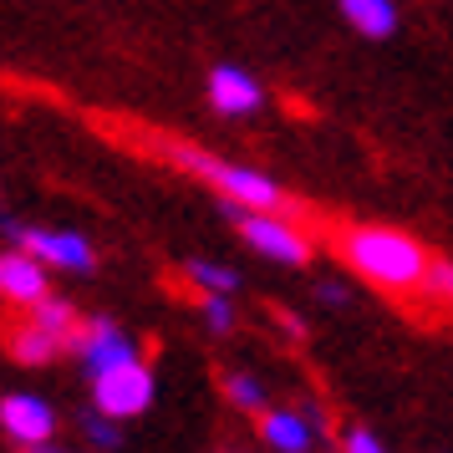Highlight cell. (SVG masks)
Segmentation results:
<instances>
[{"mask_svg":"<svg viewBox=\"0 0 453 453\" xmlns=\"http://www.w3.org/2000/svg\"><path fill=\"white\" fill-rule=\"evenodd\" d=\"M342 255L357 275H367L372 286L382 290H418L428 286V250L418 245L412 234L388 225H357L342 234Z\"/></svg>","mask_w":453,"mask_h":453,"instance_id":"cell-1","label":"cell"},{"mask_svg":"<svg viewBox=\"0 0 453 453\" xmlns=\"http://www.w3.org/2000/svg\"><path fill=\"white\" fill-rule=\"evenodd\" d=\"M158 153H164L168 164L188 168L194 179L214 184L219 194H225V204L255 209V214H275V209L286 204L280 184H275L270 173H260V168H245V164H229V158H214V153H204V148H194V143H158Z\"/></svg>","mask_w":453,"mask_h":453,"instance_id":"cell-2","label":"cell"},{"mask_svg":"<svg viewBox=\"0 0 453 453\" xmlns=\"http://www.w3.org/2000/svg\"><path fill=\"white\" fill-rule=\"evenodd\" d=\"M153 392H158L153 367L138 357V362H123V367H107L92 377V408L112 423H127V418H143L153 408Z\"/></svg>","mask_w":453,"mask_h":453,"instance_id":"cell-3","label":"cell"},{"mask_svg":"<svg viewBox=\"0 0 453 453\" xmlns=\"http://www.w3.org/2000/svg\"><path fill=\"white\" fill-rule=\"evenodd\" d=\"M225 214L229 225L245 234V245L260 250L265 260H280V265H306L311 260V240L280 214H255V209H240V204H225Z\"/></svg>","mask_w":453,"mask_h":453,"instance_id":"cell-4","label":"cell"},{"mask_svg":"<svg viewBox=\"0 0 453 453\" xmlns=\"http://www.w3.org/2000/svg\"><path fill=\"white\" fill-rule=\"evenodd\" d=\"M5 234L16 240V250H26L31 260H42L46 270H72V275H87L97 265V255L87 245V234L77 229H26L16 219H5Z\"/></svg>","mask_w":453,"mask_h":453,"instance_id":"cell-5","label":"cell"},{"mask_svg":"<svg viewBox=\"0 0 453 453\" xmlns=\"http://www.w3.org/2000/svg\"><path fill=\"white\" fill-rule=\"evenodd\" d=\"M260 438H265L275 453H316L321 438H326V412L316 403H301V408H265L260 412Z\"/></svg>","mask_w":453,"mask_h":453,"instance_id":"cell-6","label":"cell"},{"mask_svg":"<svg viewBox=\"0 0 453 453\" xmlns=\"http://www.w3.org/2000/svg\"><path fill=\"white\" fill-rule=\"evenodd\" d=\"M66 351H77V362H82L87 377H97V372H107V367H123V362H138V357H143L138 342H133L118 321H107V316H92L87 326H77V336H72Z\"/></svg>","mask_w":453,"mask_h":453,"instance_id":"cell-7","label":"cell"},{"mask_svg":"<svg viewBox=\"0 0 453 453\" xmlns=\"http://www.w3.org/2000/svg\"><path fill=\"white\" fill-rule=\"evenodd\" d=\"M0 428L31 453V449H42V443L57 438V408L46 403L42 392H11L0 403Z\"/></svg>","mask_w":453,"mask_h":453,"instance_id":"cell-8","label":"cell"},{"mask_svg":"<svg viewBox=\"0 0 453 453\" xmlns=\"http://www.w3.org/2000/svg\"><path fill=\"white\" fill-rule=\"evenodd\" d=\"M51 296V280H46V265L42 260H31L26 250H5L0 255V301H11V306H36Z\"/></svg>","mask_w":453,"mask_h":453,"instance_id":"cell-9","label":"cell"},{"mask_svg":"<svg viewBox=\"0 0 453 453\" xmlns=\"http://www.w3.org/2000/svg\"><path fill=\"white\" fill-rule=\"evenodd\" d=\"M209 103H214V112H225V118H245V112H255V107L265 103V92L240 66H214L209 72Z\"/></svg>","mask_w":453,"mask_h":453,"instance_id":"cell-10","label":"cell"},{"mask_svg":"<svg viewBox=\"0 0 453 453\" xmlns=\"http://www.w3.org/2000/svg\"><path fill=\"white\" fill-rule=\"evenodd\" d=\"M26 321H31L36 331H46V336H51V342H57L62 351L72 347V336H77V326H82L77 306H72V301H62V296H46V301H36Z\"/></svg>","mask_w":453,"mask_h":453,"instance_id":"cell-11","label":"cell"},{"mask_svg":"<svg viewBox=\"0 0 453 453\" xmlns=\"http://www.w3.org/2000/svg\"><path fill=\"white\" fill-rule=\"evenodd\" d=\"M342 11H347V21L362 36H372V42L392 36V26H397V5L392 0H342Z\"/></svg>","mask_w":453,"mask_h":453,"instance_id":"cell-12","label":"cell"},{"mask_svg":"<svg viewBox=\"0 0 453 453\" xmlns=\"http://www.w3.org/2000/svg\"><path fill=\"white\" fill-rule=\"evenodd\" d=\"M5 347H11V357H16L21 367H46V362H57V357H62V347H57L46 331H36L31 321H21V326L11 331V336H5Z\"/></svg>","mask_w":453,"mask_h":453,"instance_id":"cell-13","label":"cell"},{"mask_svg":"<svg viewBox=\"0 0 453 453\" xmlns=\"http://www.w3.org/2000/svg\"><path fill=\"white\" fill-rule=\"evenodd\" d=\"M184 275L204 290V296H234V290H240V275L229 265H219V260H188Z\"/></svg>","mask_w":453,"mask_h":453,"instance_id":"cell-14","label":"cell"},{"mask_svg":"<svg viewBox=\"0 0 453 453\" xmlns=\"http://www.w3.org/2000/svg\"><path fill=\"white\" fill-rule=\"evenodd\" d=\"M225 397L240 412H265V382L255 372H229L225 377Z\"/></svg>","mask_w":453,"mask_h":453,"instance_id":"cell-15","label":"cell"},{"mask_svg":"<svg viewBox=\"0 0 453 453\" xmlns=\"http://www.w3.org/2000/svg\"><path fill=\"white\" fill-rule=\"evenodd\" d=\"M77 428H82V438L92 443V449H118V443H123V423L103 418L97 408H82V412H77Z\"/></svg>","mask_w":453,"mask_h":453,"instance_id":"cell-16","label":"cell"},{"mask_svg":"<svg viewBox=\"0 0 453 453\" xmlns=\"http://www.w3.org/2000/svg\"><path fill=\"white\" fill-rule=\"evenodd\" d=\"M199 311H204V326L214 331V336L234 331V301H229V296H204V301H199Z\"/></svg>","mask_w":453,"mask_h":453,"instance_id":"cell-17","label":"cell"},{"mask_svg":"<svg viewBox=\"0 0 453 453\" xmlns=\"http://www.w3.org/2000/svg\"><path fill=\"white\" fill-rule=\"evenodd\" d=\"M347 453H388V449H382V438H377V433L351 428V433H347Z\"/></svg>","mask_w":453,"mask_h":453,"instance_id":"cell-18","label":"cell"},{"mask_svg":"<svg viewBox=\"0 0 453 453\" xmlns=\"http://www.w3.org/2000/svg\"><path fill=\"white\" fill-rule=\"evenodd\" d=\"M428 286L443 296V301H453V265H428Z\"/></svg>","mask_w":453,"mask_h":453,"instance_id":"cell-19","label":"cell"},{"mask_svg":"<svg viewBox=\"0 0 453 453\" xmlns=\"http://www.w3.org/2000/svg\"><path fill=\"white\" fill-rule=\"evenodd\" d=\"M321 301H331V306H347V286H321Z\"/></svg>","mask_w":453,"mask_h":453,"instance_id":"cell-20","label":"cell"}]
</instances>
